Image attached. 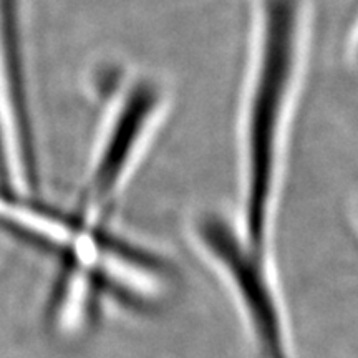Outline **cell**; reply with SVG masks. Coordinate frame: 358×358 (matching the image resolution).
<instances>
[{"label":"cell","instance_id":"3","mask_svg":"<svg viewBox=\"0 0 358 358\" xmlns=\"http://www.w3.org/2000/svg\"><path fill=\"white\" fill-rule=\"evenodd\" d=\"M166 92L153 77H136L123 87L103 123L78 198L71 206L83 221L113 227L122 192L163 120Z\"/></svg>","mask_w":358,"mask_h":358},{"label":"cell","instance_id":"1","mask_svg":"<svg viewBox=\"0 0 358 358\" xmlns=\"http://www.w3.org/2000/svg\"><path fill=\"white\" fill-rule=\"evenodd\" d=\"M239 124V213L245 244L271 257L285 151L308 43L307 0H259Z\"/></svg>","mask_w":358,"mask_h":358},{"label":"cell","instance_id":"2","mask_svg":"<svg viewBox=\"0 0 358 358\" xmlns=\"http://www.w3.org/2000/svg\"><path fill=\"white\" fill-rule=\"evenodd\" d=\"M191 237L229 289L252 358H297L271 257L254 252L234 219L222 213H199L191 221Z\"/></svg>","mask_w":358,"mask_h":358}]
</instances>
